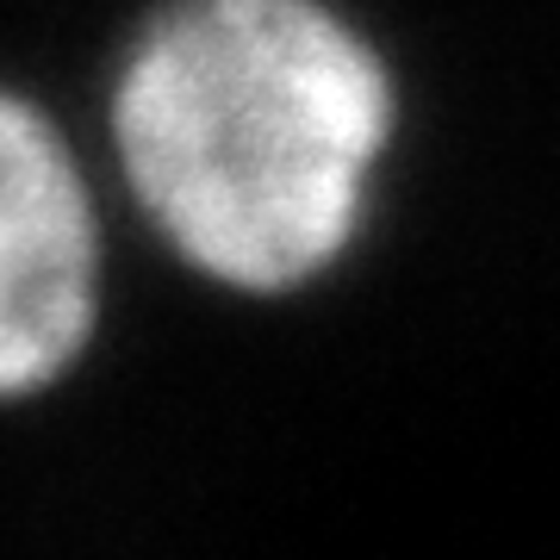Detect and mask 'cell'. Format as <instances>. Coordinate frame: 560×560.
Segmentation results:
<instances>
[{
	"label": "cell",
	"mask_w": 560,
	"mask_h": 560,
	"mask_svg": "<svg viewBox=\"0 0 560 560\" xmlns=\"http://www.w3.org/2000/svg\"><path fill=\"white\" fill-rule=\"evenodd\" d=\"M393 138V69L330 0H162L106 88L138 219L243 300H287L349 256Z\"/></svg>",
	"instance_id": "cell-1"
},
{
	"label": "cell",
	"mask_w": 560,
	"mask_h": 560,
	"mask_svg": "<svg viewBox=\"0 0 560 560\" xmlns=\"http://www.w3.org/2000/svg\"><path fill=\"white\" fill-rule=\"evenodd\" d=\"M101 200L32 94L0 88V405L44 399L101 337Z\"/></svg>",
	"instance_id": "cell-2"
}]
</instances>
